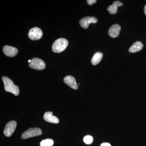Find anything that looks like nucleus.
<instances>
[{"instance_id":"nucleus-7","label":"nucleus","mask_w":146,"mask_h":146,"mask_svg":"<svg viewBox=\"0 0 146 146\" xmlns=\"http://www.w3.org/2000/svg\"><path fill=\"white\" fill-rule=\"evenodd\" d=\"M98 20L96 18L94 17H84L80 21L79 23L80 26L83 28L86 29L88 28L89 25L90 24L96 23Z\"/></svg>"},{"instance_id":"nucleus-1","label":"nucleus","mask_w":146,"mask_h":146,"mask_svg":"<svg viewBox=\"0 0 146 146\" xmlns=\"http://www.w3.org/2000/svg\"><path fill=\"white\" fill-rule=\"evenodd\" d=\"M2 80L6 91L10 92L16 96L19 95L20 92L19 87L14 84L11 80L6 76H3Z\"/></svg>"},{"instance_id":"nucleus-9","label":"nucleus","mask_w":146,"mask_h":146,"mask_svg":"<svg viewBox=\"0 0 146 146\" xmlns=\"http://www.w3.org/2000/svg\"><path fill=\"white\" fill-rule=\"evenodd\" d=\"M121 27L118 24H115L110 27L108 31V35L112 38H116L119 36L121 31Z\"/></svg>"},{"instance_id":"nucleus-2","label":"nucleus","mask_w":146,"mask_h":146,"mask_svg":"<svg viewBox=\"0 0 146 146\" xmlns=\"http://www.w3.org/2000/svg\"><path fill=\"white\" fill-rule=\"evenodd\" d=\"M68 42L64 38H59L56 40L52 45V50L54 52L60 53L63 51L67 48Z\"/></svg>"},{"instance_id":"nucleus-19","label":"nucleus","mask_w":146,"mask_h":146,"mask_svg":"<svg viewBox=\"0 0 146 146\" xmlns=\"http://www.w3.org/2000/svg\"><path fill=\"white\" fill-rule=\"evenodd\" d=\"M144 12H145V14L146 15V5L144 7Z\"/></svg>"},{"instance_id":"nucleus-15","label":"nucleus","mask_w":146,"mask_h":146,"mask_svg":"<svg viewBox=\"0 0 146 146\" xmlns=\"http://www.w3.org/2000/svg\"><path fill=\"white\" fill-rule=\"evenodd\" d=\"M54 141L51 139H46L43 140L40 143L41 146H52Z\"/></svg>"},{"instance_id":"nucleus-14","label":"nucleus","mask_w":146,"mask_h":146,"mask_svg":"<svg viewBox=\"0 0 146 146\" xmlns=\"http://www.w3.org/2000/svg\"><path fill=\"white\" fill-rule=\"evenodd\" d=\"M103 57V54L100 52H97L94 54L91 60L92 65H96L100 62Z\"/></svg>"},{"instance_id":"nucleus-13","label":"nucleus","mask_w":146,"mask_h":146,"mask_svg":"<svg viewBox=\"0 0 146 146\" xmlns=\"http://www.w3.org/2000/svg\"><path fill=\"white\" fill-rule=\"evenodd\" d=\"M143 47V45L142 42L140 41H137L132 46H131L129 49V51L130 53H135L140 51Z\"/></svg>"},{"instance_id":"nucleus-18","label":"nucleus","mask_w":146,"mask_h":146,"mask_svg":"<svg viewBox=\"0 0 146 146\" xmlns=\"http://www.w3.org/2000/svg\"><path fill=\"white\" fill-rule=\"evenodd\" d=\"M101 146H111V145H110V144L108 143H104L102 144Z\"/></svg>"},{"instance_id":"nucleus-20","label":"nucleus","mask_w":146,"mask_h":146,"mask_svg":"<svg viewBox=\"0 0 146 146\" xmlns=\"http://www.w3.org/2000/svg\"><path fill=\"white\" fill-rule=\"evenodd\" d=\"M32 60H31V59H29V60H28V62L29 63H30L31 62Z\"/></svg>"},{"instance_id":"nucleus-3","label":"nucleus","mask_w":146,"mask_h":146,"mask_svg":"<svg viewBox=\"0 0 146 146\" xmlns=\"http://www.w3.org/2000/svg\"><path fill=\"white\" fill-rule=\"evenodd\" d=\"M42 133V130L39 128H31L25 131L22 134L21 137L23 139H26L31 137L39 136Z\"/></svg>"},{"instance_id":"nucleus-5","label":"nucleus","mask_w":146,"mask_h":146,"mask_svg":"<svg viewBox=\"0 0 146 146\" xmlns=\"http://www.w3.org/2000/svg\"><path fill=\"white\" fill-rule=\"evenodd\" d=\"M17 123L14 121H11L7 124L4 130V134L7 137H10L14 133L16 129Z\"/></svg>"},{"instance_id":"nucleus-17","label":"nucleus","mask_w":146,"mask_h":146,"mask_svg":"<svg viewBox=\"0 0 146 146\" xmlns=\"http://www.w3.org/2000/svg\"><path fill=\"white\" fill-rule=\"evenodd\" d=\"M87 2L89 5H92L93 4L96 3L97 1L96 0H87Z\"/></svg>"},{"instance_id":"nucleus-11","label":"nucleus","mask_w":146,"mask_h":146,"mask_svg":"<svg viewBox=\"0 0 146 146\" xmlns=\"http://www.w3.org/2000/svg\"><path fill=\"white\" fill-rule=\"evenodd\" d=\"M44 119L48 122L53 123H58L59 121L58 118L53 116L52 112H45L44 115Z\"/></svg>"},{"instance_id":"nucleus-4","label":"nucleus","mask_w":146,"mask_h":146,"mask_svg":"<svg viewBox=\"0 0 146 146\" xmlns=\"http://www.w3.org/2000/svg\"><path fill=\"white\" fill-rule=\"evenodd\" d=\"M31 63L29 64L31 68L35 70H43L46 68V64L42 59L37 58H35L32 59Z\"/></svg>"},{"instance_id":"nucleus-8","label":"nucleus","mask_w":146,"mask_h":146,"mask_svg":"<svg viewBox=\"0 0 146 146\" xmlns=\"http://www.w3.org/2000/svg\"><path fill=\"white\" fill-rule=\"evenodd\" d=\"M3 51L5 55L9 57H13L18 53L17 48L9 46H5L3 48Z\"/></svg>"},{"instance_id":"nucleus-12","label":"nucleus","mask_w":146,"mask_h":146,"mask_svg":"<svg viewBox=\"0 0 146 146\" xmlns=\"http://www.w3.org/2000/svg\"><path fill=\"white\" fill-rule=\"evenodd\" d=\"M123 5V3L120 2L119 1H114L112 5H110L108 7L107 10L110 14H115L117 13L118 7L121 6Z\"/></svg>"},{"instance_id":"nucleus-6","label":"nucleus","mask_w":146,"mask_h":146,"mask_svg":"<svg viewBox=\"0 0 146 146\" xmlns=\"http://www.w3.org/2000/svg\"><path fill=\"white\" fill-rule=\"evenodd\" d=\"M43 33L41 29L38 27L33 28L29 31L28 36L33 40H38L42 38Z\"/></svg>"},{"instance_id":"nucleus-16","label":"nucleus","mask_w":146,"mask_h":146,"mask_svg":"<svg viewBox=\"0 0 146 146\" xmlns=\"http://www.w3.org/2000/svg\"><path fill=\"white\" fill-rule=\"evenodd\" d=\"M93 140L94 139H93V137L90 135H87L83 138L84 142L87 145H90L92 143H93Z\"/></svg>"},{"instance_id":"nucleus-10","label":"nucleus","mask_w":146,"mask_h":146,"mask_svg":"<svg viewBox=\"0 0 146 146\" xmlns=\"http://www.w3.org/2000/svg\"><path fill=\"white\" fill-rule=\"evenodd\" d=\"M64 81L71 88L75 90L78 89V85L76 83L75 78L72 76H66L64 79Z\"/></svg>"}]
</instances>
